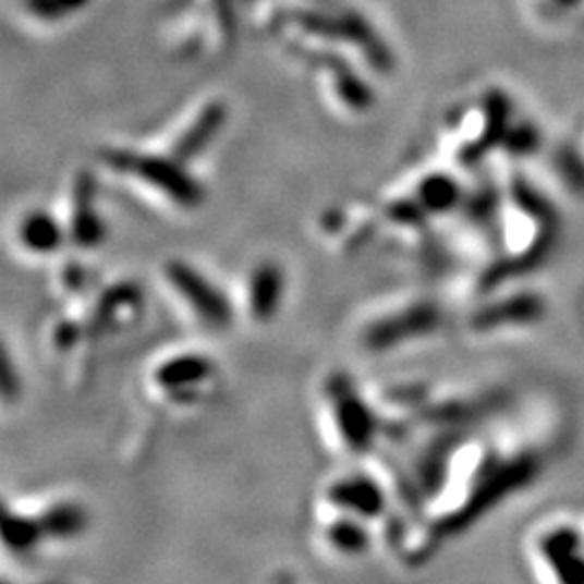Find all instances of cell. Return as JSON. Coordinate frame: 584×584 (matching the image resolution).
I'll return each instance as SVG.
<instances>
[{
  "mask_svg": "<svg viewBox=\"0 0 584 584\" xmlns=\"http://www.w3.org/2000/svg\"><path fill=\"white\" fill-rule=\"evenodd\" d=\"M320 423L333 448L355 461L370 454L381 438L373 403L349 377L331 375L325 381L320 390Z\"/></svg>",
  "mask_w": 584,
  "mask_h": 584,
  "instance_id": "7a4b0ae2",
  "label": "cell"
},
{
  "mask_svg": "<svg viewBox=\"0 0 584 584\" xmlns=\"http://www.w3.org/2000/svg\"><path fill=\"white\" fill-rule=\"evenodd\" d=\"M423 197L434 210H443L457 202V186L448 178H434L423 186Z\"/></svg>",
  "mask_w": 584,
  "mask_h": 584,
  "instance_id": "5bb4252c",
  "label": "cell"
},
{
  "mask_svg": "<svg viewBox=\"0 0 584 584\" xmlns=\"http://www.w3.org/2000/svg\"><path fill=\"white\" fill-rule=\"evenodd\" d=\"M581 518H583V528H584V515H581Z\"/></svg>",
  "mask_w": 584,
  "mask_h": 584,
  "instance_id": "9a60e30c",
  "label": "cell"
},
{
  "mask_svg": "<svg viewBox=\"0 0 584 584\" xmlns=\"http://www.w3.org/2000/svg\"><path fill=\"white\" fill-rule=\"evenodd\" d=\"M522 557L535 584H584L583 518L544 515L526 533Z\"/></svg>",
  "mask_w": 584,
  "mask_h": 584,
  "instance_id": "6da1fadb",
  "label": "cell"
},
{
  "mask_svg": "<svg viewBox=\"0 0 584 584\" xmlns=\"http://www.w3.org/2000/svg\"><path fill=\"white\" fill-rule=\"evenodd\" d=\"M388 491L384 480L366 470L331 476L320 491V513H340L375 524L386 515Z\"/></svg>",
  "mask_w": 584,
  "mask_h": 584,
  "instance_id": "5b68a950",
  "label": "cell"
},
{
  "mask_svg": "<svg viewBox=\"0 0 584 584\" xmlns=\"http://www.w3.org/2000/svg\"><path fill=\"white\" fill-rule=\"evenodd\" d=\"M11 522H4V535L15 533L11 548L15 552H33L46 548L44 544H68L78 539L87 531V511L76 500H52L39 511L31 513L26 509L11 515Z\"/></svg>",
  "mask_w": 584,
  "mask_h": 584,
  "instance_id": "277c9868",
  "label": "cell"
},
{
  "mask_svg": "<svg viewBox=\"0 0 584 584\" xmlns=\"http://www.w3.org/2000/svg\"><path fill=\"white\" fill-rule=\"evenodd\" d=\"M318 544L331 559H362L373 548V524L351 515L320 513Z\"/></svg>",
  "mask_w": 584,
  "mask_h": 584,
  "instance_id": "9c48e42d",
  "label": "cell"
},
{
  "mask_svg": "<svg viewBox=\"0 0 584 584\" xmlns=\"http://www.w3.org/2000/svg\"><path fill=\"white\" fill-rule=\"evenodd\" d=\"M167 280L186 301V305L195 312L199 323L208 329L223 331L232 325L234 312L228 299L217 291L204 276H199L193 267L182 263H171L167 267Z\"/></svg>",
  "mask_w": 584,
  "mask_h": 584,
  "instance_id": "52a82bcc",
  "label": "cell"
},
{
  "mask_svg": "<svg viewBox=\"0 0 584 584\" xmlns=\"http://www.w3.org/2000/svg\"><path fill=\"white\" fill-rule=\"evenodd\" d=\"M147 388L171 410H193L208 403L219 388V366L202 353L160 355L147 370Z\"/></svg>",
  "mask_w": 584,
  "mask_h": 584,
  "instance_id": "3957f363",
  "label": "cell"
},
{
  "mask_svg": "<svg viewBox=\"0 0 584 584\" xmlns=\"http://www.w3.org/2000/svg\"><path fill=\"white\" fill-rule=\"evenodd\" d=\"M548 314V301L539 291H522L504 294L498 301L483 305L470 320V327L478 336H498L528 331L537 327Z\"/></svg>",
  "mask_w": 584,
  "mask_h": 584,
  "instance_id": "8992f818",
  "label": "cell"
},
{
  "mask_svg": "<svg viewBox=\"0 0 584 584\" xmlns=\"http://www.w3.org/2000/svg\"><path fill=\"white\" fill-rule=\"evenodd\" d=\"M22 236H24V243L39 254H46L61 243V232L57 223L44 215L31 217L22 228Z\"/></svg>",
  "mask_w": 584,
  "mask_h": 584,
  "instance_id": "4fadbf2b",
  "label": "cell"
},
{
  "mask_svg": "<svg viewBox=\"0 0 584 584\" xmlns=\"http://www.w3.org/2000/svg\"><path fill=\"white\" fill-rule=\"evenodd\" d=\"M438 325V309L429 303H418L370 325L366 331H362V344L373 351H386L418 340V336L436 331Z\"/></svg>",
  "mask_w": 584,
  "mask_h": 584,
  "instance_id": "ba28073f",
  "label": "cell"
},
{
  "mask_svg": "<svg viewBox=\"0 0 584 584\" xmlns=\"http://www.w3.org/2000/svg\"><path fill=\"white\" fill-rule=\"evenodd\" d=\"M284 294V276L276 265H263L252 278L250 312L256 323H267L280 309Z\"/></svg>",
  "mask_w": 584,
  "mask_h": 584,
  "instance_id": "8fae6325",
  "label": "cell"
},
{
  "mask_svg": "<svg viewBox=\"0 0 584 584\" xmlns=\"http://www.w3.org/2000/svg\"><path fill=\"white\" fill-rule=\"evenodd\" d=\"M223 122V109L221 107H208L199 120L195 122L193 131H188L180 142H178V147H175V156L180 160L184 158H191L195 156L202 147L206 146L215 135H217V129L221 126Z\"/></svg>",
  "mask_w": 584,
  "mask_h": 584,
  "instance_id": "7c38bea8",
  "label": "cell"
},
{
  "mask_svg": "<svg viewBox=\"0 0 584 584\" xmlns=\"http://www.w3.org/2000/svg\"><path fill=\"white\" fill-rule=\"evenodd\" d=\"M135 169L151 184L160 186L165 193H169L182 204L193 206L202 197V191L180 167H175V162L171 165L169 160H162V158H139Z\"/></svg>",
  "mask_w": 584,
  "mask_h": 584,
  "instance_id": "30bf717a",
  "label": "cell"
}]
</instances>
